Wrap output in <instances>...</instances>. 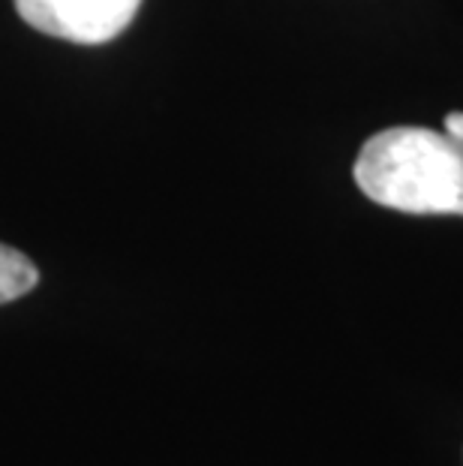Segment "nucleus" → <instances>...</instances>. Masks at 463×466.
Masks as SVG:
<instances>
[{"instance_id":"2","label":"nucleus","mask_w":463,"mask_h":466,"mask_svg":"<svg viewBox=\"0 0 463 466\" xmlns=\"http://www.w3.org/2000/svg\"><path fill=\"white\" fill-rule=\"evenodd\" d=\"M142 0H15L18 15L39 34L82 46H103L121 36Z\"/></svg>"},{"instance_id":"1","label":"nucleus","mask_w":463,"mask_h":466,"mask_svg":"<svg viewBox=\"0 0 463 466\" xmlns=\"http://www.w3.org/2000/svg\"><path fill=\"white\" fill-rule=\"evenodd\" d=\"M356 184L391 211L463 217V147L428 127H391L364 142Z\"/></svg>"},{"instance_id":"4","label":"nucleus","mask_w":463,"mask_h":466,"mask_svg":"<svg viewBox=\"0 0 463 466\" xmlns=\"http://www.w3.org/2000/svg\"><path fill=\"white\" fill-rule=\"evenodd\" d=\"M446 133L448 138H455V142L463 147V112H451V115H446Z\"/></svg>"},{"instance_id":"3","label":"nucleus","mask_w":463,"mask_h":466,"mask_svg":"<svg viewBox=\"0 0 463 466\" xmlns=\"http://www.w3.org/2000/svg\"><path fill=\"white\" fill-rule=\"evenodd\" d=\"M39 271L25 253L13 250V247L0 244V304H9L22 299L36 286Z\"/></svg>"}]
</instances>
